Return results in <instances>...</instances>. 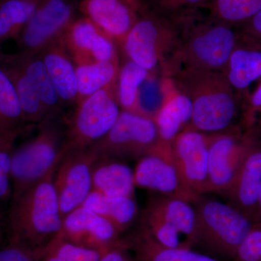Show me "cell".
Segmentation results:
<instances>
[{"label": "cell", "mask_w": 261, "mask_h": 261, "mask_svg": "<svg viewBox=\"0 0 261 261\" xmlns=\"http://www.w3.org/2000/svg\"><path fill=\"white\" fill-rule=\"evenodd\" d=\"M177 46L161 65L163 77L182 70L224 73L234 49L239 32L234 27L200 13L184 18Z\"/></svg>", "instance_id": "cell-1"}, {"label": "cell", "mask_w": 261, "mask_h": 261, "mask_svg": "<svg viewBox=\"0 0 261 261\" xmlns=\"http://www.w3.org/2000/svg\"><path fill=\"white\" fill-rule=\"evenodd\" d=\"M169 78L192 102V118L186 129L216 134L235 126L240 100L224 73L182 70Z\"/></svg>", "instance_id": "cell-2"}, {"label": "cell", "mask_w": 261, "mask_h": 261, "mask_svg": "<svg viewBox=\"0 0 261 261\" xmlns=\"http://www.w3.org/2000/svg\"><path fill=\"white\" fill-rule=\"evenodd\" d=\"M55 171L12 200L8 219L11 243L44 250L61 232L63 218L53 182Z\"/></svg>", "instance_id": "cell-3"}, {"label": "cell", "mask_w": 261, "mask_h": 261, "mask_svg": "<svg viewBox=\"0 0 261 261\" xmlns=\"http://www.w3.org/2000/svg\"><path fill=\"white\" fill-rule=\"evenodd\" d=\"M37 126V135L12 154V200L55 171L64 155L65 118L47 120Z\"/></svg>", "instance_id": "cell-4"}, {"label": "cell", "mask_w": 261, "mask_h": 261, "mask_svg": "<svg viewBox=\"0 0 261 261\" xmlns=\"http://www.w3.org/2000/svg\"><path fill=\"white\" fill-rule=\"evenodd\" d=\"M192 203L196 215L193 246L200 245L211 254L234 261L255 222L228 202L203 195Z\"/></svg>", "instance_id": "cell-5"}, {"label": "cell", "mask_w": 261, "mask_h": 261, "mask_svg": "<svg viewBox=\"0 0 261 261\" xmlns=\"http://www.w3.org/2000/svg\"><path fill=\"white\" fill-rule=\"evenodd\" d=\"M181 25L148 9L140 15L121 48L127 59L152 73L167 60L177 46Z\"/></svg>", "instance_id": "cell-6"}, {"label": "cell", "mask_w": 261, "mask_h": 261, "mask_svg": "<svg viewBox=\"0 0 261 261\" xmlns=\"http://www.w3.org/2000/svg\"><path fill=\"white\" fill-rule=\"evenodd\" d=\"M196 215L192 202L159 195L147 202L142 226L163 247L191 248L195 238Z\"/></svg>", "instance_id": "cell-7"}, {"label": "cell", "mask_w": 261, "mask_h": 261, "mask_svg": "<svg viewBox=\"0 0 261 261\" xmlns=\"http://www.w3.org/2000/svg\"><path fill=\"white\" fill-rule=\"evenodd\" d=\"M256 126H233L219 133L211 134L208 152L207 193L224 195L231 186L247 154L260 143Z\"/></svg>", "instance_id": "cell-8"}, {"label": "cell", "mask_w": 261, "mask_h": 261, "mask_svg": "<svg viewBox=\"0 0 261 261\" xmlns=\"http://www.w3.org/2000/svg\"><path fill=\"white\" fill-rule=\"evenodd\" d=\"M75 106L72 116L65 118V152L87 148L102 139L114 126L121 111L117 86L101 89Z\"/></svg>", "instance_id": "cell-9"}, {"label": "cell", "mask_w": 261, "mask_h": 261, "mask_svg": "<svg viewBox=\"0 0 261 261\" xmlns=\"http://www.w3.org/2000/svg\"><path fill=\"white\" fill-rule=\"evenodd\" d=\"M159 144L153 118L122 111L111 130L92 147L99 157L139 159L154 152Z\"/></svg>", "instance_id": "cell-10"}, {"label": "cell", "mask_w": 261, "mask_h": 261, "mask_svg": "<svg viewBox=\"0 0 261 261\" xmlns=\"http://www.w3.org/2000/svg\"><path fill=\"white\" fill-rule=\"evenodd\" d=\"M92 147L72 149L65 152L53 177L63 219L81 207L92 191V170L99 159Z\"/></svg>", "instance_id": "cell-11"}, {"label": "cell", "mask_w": 261, "mask_h": 261, "mask_svg": "<svg viewBox=\"0 0 261 261\" xmlns=\"http://www.w3.org/2000/svg\"><path fill=\"white\" fill-rule=\"evenodd\" d=\"M211 134L185 128L171 146V161L182 183L194 195L207 193Z\"/></svg>", "instance_id": "cell-12"}, {"label": "cell", "mask_w": 261, "mask_h": 261, "mask_svg": "<svg viewBox=\"0 0 261 261\" xmlns=\"http://www.w3.org/2000/svg\"><path fill=\"white\" fill-rule=\"evenodd\" d=\"M74 0H39L18 40L21 51L37 53L62 37L75 20Z\"/></svg>", "instance_id": "cell-13"}, {"label": "cell", "mask_w": 261, "mask_h": 261, "mask_svg": "<svg viewBox=\"0 0 261 261\" xmlns=\"http://www.w3.org/2000/svg\"><path fill=\"white\" fill-rule=\"evenodd\" d=\"M121 233L107 220L84 207L65 216L60 232L66 241L93 249L102 255L125 243Z\"/></svg>", "instance_id": "cell-14"}, {"label": "cell", "mask_w": 261, "mask_h": 261, "mask_svg": "<svg viewBox=\"0 0 261 261\" xmlns=\"http://www.w3.org/2000/svg\"><path fill=\"white\" fill-rule=\"evenodd\" d=\"M75 65L119 62L116 43L89 18H75L61 37Z\"/></svg>", "instance_id": "cell-15"}, {"label": "cell", "mask_w": 261, "mask_h": 261, "mask_svg": "<svg viewBox=\"0 0 261 261\" xmlns=\"http://www.w3.org/2000/svg\"><path fill=\"white\" fill-rule=\"evenodd\" d=\"M135 187L147 189L159 195L178 197L193 202L197 196L189 191L182 183L171 161V152L155 149L139 160L135 171Z\"/></svg>", "instance_id": "cell-16"}, {"label": "cell", "mask_w": 261, "mask_h": 261, "mask_svg": "<svg viewBox=\"0 0 261 261\" xmlns=\"http://www.w3.org/2000/svg\"><path fill=\"white\" fill-rule=\"evenodd\" d=\"M161 89L162 99L154 116L159 136L157 149L170 152L173 141L191 120L192 104L169 77H163Z\"/></svg>", "instance_id": "cell-17"}, {"label": "cell", "mask_w": 261, "mask_h": 261, "mask_svg": "<svg viewBox=\"0 0 261 261\" xmlns=\"http://www.w3.org/2000/svg\"><path fill=\"white\" fill-rule=\"evenodd\" d=\"M79 9L121 47L140 15L126 0H82Z\"/></svg>", "instance_id": "cell-18"}, {"label": "cell", "mask_w": 261, "mask_h": 261, "mask_svg": "<svg viewBox=\"0 0 261 261\" xmlns=\"http://www.w3.org/2000/svg\"><path fill=\"white\" fill-rule=\"evenodd\" d=\"M37 54L45 65L64 107L75 105L78 94L75 65L61 37L51 41Z\"/></svg>", "instance_id": "cell-19"}, {"label": "cell", "mask_w": 261, "mask_h": 261, "mask_svg": "<svg viewBox=\"0 0 261 261\" xmlns=\"http://www.w3.org/2000/svg\"><path fill=\"white\" fill-rule=\"evenodd\" d=\"M261 190V142L247 154L224 196L228 203L251 219Z\"/></svg>", "instance_id": "cell-20"}, {"label": "cell", "mask_w": 261, "mask_h": 261, "mask_svg": "<svg viewBox=\"0 0 261 261\" xmlns=\"http://www.w3.org/2000/svg\"><path fill=\"white\" fill-rule=\"evenodd\" d=\"M224 73L237 92L261 79V39L239 32Z\"/></svg>", "instance_id": "cell-21"}, {"label": "cell", "mask_w": 261, "mask_h": 261, "mask_svg": "<svg viewBox=\"0 0 261 261\" xmlns=\"http://www.w3.org/2000/svg\"><path fill=\"white\" fill-rule=\"evenodd\" d=\"M134 171L121 160L99 157L92 170V190L109 197H134Z\"/></svg>", "instance_id": "cell-22"}, {"label": "cell", "mask_w": 261, "mask_h": 261, "mask_svg": "<svg viewBox=\"0 0 261 261\" xmlns=\"http://www.w3.org/2000/svg\"><path fill=\"white\" fill-rule=\"evenodd\" d=\"M12 56L37 89L48 118H64V106L55 88L45 65L37 53L20 51Z\"/></svg>", "instance_id": "cell-23"}, {"label": "cell", "mask_w": 261, "mask_h": 261, "mask_svg": "<svg viewBox=\"0 0 261 261\" xmlns=\"http://www.w3.org/2000/svg\"><path fill=\"white\" fill-rule=\"evenodd\" d=\"M0 66L14 85L25 123L38 125L49 120L37 89L12 54L0 51Z\"/></svg>", "instance_id": "cell-24"}, {"label": "cell", "mask_w": 261, "mask_h": 261, "mask_svg": "<svg viewBox=\"0 0 261 261\" xmlns=\"http://www.w3.org/2000/svg\"><path fill=\"white\" fill-rule=\"evenodd\" d=\"M125 240L137 261H220L191 248L163 247L142 226Z\"/></svg>", "instance_id": "cell-25"}, {"label": "cell", "mask_w": 261, "mask_h": 261, "mask_svg": "<svg viewBox=\"0 0 261 261\" xmlns=\"http://www.w3.org/2000/svg\"><path fill=\"white\" fill-rule=\"evenodd\" d=\"M81 207L93 211L122 233L129 227L137 214L134 197H109L92 190Z\"/></svg>", "instance_id": "cell-26"}, {"label": "cell", "mask_w": 261, "mask_h": 261, "mask_svg": "<svg viewBox=\"0 0 261 261\" xmlns=\"http://www.w3.org/2000/svg\"><path fill=\"white\" fill-rule=\"evenodd\" d=\"M119 62H94L75 65L78 94L75 106L101 89L116 87L120 72Z\"/></svg>", "instance_id": "cell-27"}, {"label": "cell", "mask_w": 261, "mask_h": 261, "mask_svg": "<svg viewBox=\"0 0 261 261\" xmlns=\"http://www.w3.org/2000/svg\"><path fill=\"white\" fill-rule=\"evenodd\" d=\"M150 77V72L130 60L122 65L117 84V97L122 111L147 117L141 106L140 92L141 87Z\"/></svg>", "instance_id": "cell-28"}, {"label": "cell", "mask_w": 261, "mask_h": 261, "mask_svg": "<svg viewBox=\"0 0 261 261\" xmlns=\"http://www.w3.org/2000/svg\"><path fill=\"white\" fill-rule=\"evenodd\" d=\"M39 0H0V44L18 39Z\"/></svg>", "instance_id": "cell-29"}, {"label": "cell", "mask_w": 261, "mask_h": 261, "mask_svg": "<svg viewBox=\"0 0 261 261\" xmlns=\"http://www.w3.org/2000/svg\"><path fill=\"white\" fill-rule=\"evenodd\" d=\"M28 125L13 82L0 66V130L10 132Z\"/></svg>", "instance_id": "cell-30"}, {"label": "cell", "mask_w": 261, "mask_h": 261, "mask_svg": "<svg viewBox=\"0 0 261 261\" xmlns=\"http://www.w3.org/2000/svg\"><path fill=\"white\" fill-rule=\"evenodd\" d=\"M213 18L233 27H241L261 9V0H211Z\"/></svg>", "instance_id": "cell-31"}, {"label": "cell", "mask_w": 261, "mask_h": 261, "mask_svg": "<svg viewBox=\"0 0 261 261\" xmlns=\"http://www.w3.org/2000/svg\"><path fill=\"white\" fill-rule=\"evenodd\" d=\"M149 11L173 20L180 22L202 10H210L211 0H145Z\"/></svg>", "instance_id": "cell-32"}, {"label": "cell", "mask_w": 261, "mask_h": 261, "mask_svg": "<svg viewBox=\"0 0 261 261\" xmlns=\"http://www.w3.org/2000/svg\"><path fill=\"white\" fill-rule=\"evenodd\" d=\"M34 126L36 125L19 127L0 143V200L12 198L11 161L15 141L25 130Z\"/></svg>", "instance_id": "cell-33"}, {"label": "cell", "mask_w": 261, "mask_h": 261, "mask_svg": "<svg viewBox=\"0 0 261 261\" xmlns=\"http://www.w3.org/2000/svg\"><path fill=\"white\" fill-rule=\"evenodd\" d=\"M46 249L63 261H99L102 256L100 252L93 249L66 241L60 233Z\"/></svg>", "instance_id": "cell-34"}, {"label": "cell", "mask_w": 261, "mask_h": 261, "mask_svg": "<svg viewBox=\"0 0 261 261\" xmlns=\"http://www.w3.org/2000/svg\"><path fill=\"white\" fill-rule=\"evenodd\" d=\"M234 261H261V222L254 223L239 247Z\"/></svg>", "instance_id": "cell-35"}, {"label": "cell", "mask_w": 261, "mask_h": 261, "mask_svg": "<svg viewBox=\"0 0 261 261\" xmlns=\"http://www.w3.org/2000/svg\"><path fill=\"white\" fill-rule=\"evenodd\" d=\"M45 250H34L10 242L8 246L0 250V261H41Z\"/></svg>", "instance_id": "cell-36"}, {"label": "cell", "mask_w": 261, "mask_h": 261, "mask_svg": "<svg viewBox=\"0 0 261 261\" xmlns=\"http://www.w3.org/2000/svg\"><path fill=\"white\" fill-rule=\"evenodd\" d=\"M261 111V82L253 94L249 98L243 114L244 126L250 128L255 126L257 113Z\"/></svg>", "instance_id": "cell-37"}, {"label": "cell", "mask_w": 261, "mask_h": 261, "mask_svg": "<svg viewBox=\"0 0 261 261\" xmlns=\"http://www.w3.org/2000/svg\"><path fill=\"white\" fill-rule=\"evenodd\" d=\"M130 250L125 243L110 250L102 255L99 261H137L135 255H130Z\"/></svg>", "instance_id": "cell-38"}, {"label": "cell", "mask_w": 261, "mask_h": 261, "mask_svg": "<svg viewBox=\"0 0 261 261\" xmlns=\"http://www.w3.org/2000/svg\"><path fill=\"white\" fill-rule=\"evenodd\" d=\"M240 32L261 39V9L240 27Z\"/></svg>", "instance_id": "cell-39"}, {"label": "cell", "mask_w": 261, "mask_h": 261, "mask_svg": "<svg viewBox=\"0 0 261 261\" xmlns=\"http://www.w3.org/2000/svg\"><path fill=\"white\" fill-rule=\"evenodd\" d=\"M128 4L132 5L140 14L145 13L147 10L145 3V0H126Z\"/></svg>", "instance_id": "cell-40"}, {"label": "cell", "mask_w": 261, "mask_h": 261, "mask_svg": "<svg viewBox=\"0 0 261 261\" xmlns=\"http://www.w3.org/2000/svg\"><path fill=\"white\" fill-rule=\"evenodd\" d=\"M252 221L253 222H261V190L260 195H259L258 200H257L256 206H255V211L252 214Z\"/></svg>", "instance_id": "cell-41"}, {"label": "cell", "mask_w": 261, "mask_h": 261, "mask_svg": "<svg viewBox=\"0 0 261 261\" xmlns=\"http://www.w3.org/2000/svg\"><path fill=\"white\" fill-rule=\"evenodd\" d=\"M41 261H63L59 257L57 256L55 254L51 253V252L48 251L46 249L44 251V255L41 259Z\"/></svg>", "instance_id": "cell-42"}, {"label": "cell", "mask_w": 261, "mask_h": 261, "mask_svg": "<svg viewBox=\"0 0 261 261\" xmlns=\"http://www.w3.org/2000/svg\"><path fill=\"white\" fill-rule=\"evenodd\" d=\"M13 130H10V132H4V130H0V143H1V142H3V141L12 132H13Z\"/></svg>", "instance_id": "cell-43"}, {"label": "cell", "mask_w": 261, "mask_h": 261, "mask_svg": "<svg viewBox=\"0 0 261 261\" xmlns=\"http://www.w3.org/2000/svg\"><path fill=\"white\" fill-rule=\"evenodd\" d=\"M260 125H261V119H260Z\"/></svg>", "instance_id": "cell-44"}]
</instances>
